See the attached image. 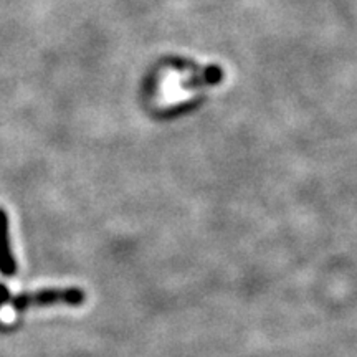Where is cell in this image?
Returning a JSON list of instances; mask_svg holds the SVG:
<instances>
[{
	"mask_svg": "<svg viewBox=\"0 0 357 357\" xmlns=\"http://www.w3.org/2000/svg\"><path fill=\"white\" fill-rule=\"evenodd\" d=\"M86 300L82 288H43L33 293H20L10 298V306L15 311H26L30 307H47L56 305L79 306Z\"/></svg>",
	"mask_w": 357,
	"mask_h": 357,
	"instance_id": "cell-1",
	"label": "cell"
},
{
	"mask_svg": "<svg viewBox=\"0 0 357 357\" xmlns=\"http://www.w3.org/2000/svg\"><path fill=\"white\" fill-rule=\"evenodd\" d=\"M0 273L3 276H13L17 273V260L13 257L10 234H8V217L2 207H0Z\"/></svg>",
	"mask_w": 357,
	"mask_h": 357,
	"instance_id": "cell-2",
	"label": "cell"
},
{
	"mask_svg": "<svg viewBox=\"0 0 357 357\" xmlns=\"http://www.w3.org/2000/svg\"><path fill=\"white\" fill-rule=\"evenodd\" d=\"M10 291H8V288L6 284H0V306L2 305H7V303H10Z\"/></svg>",
	"mask_w": 357,
	"mask_h": 357,
	"instance_id": "cell-3",
	"label": "cell"
}]
</instances>
